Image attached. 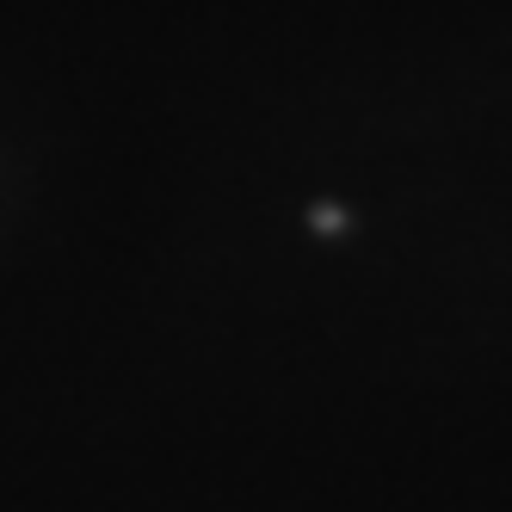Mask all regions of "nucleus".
Masks as SVG:
<instances>
[]
</instances>
